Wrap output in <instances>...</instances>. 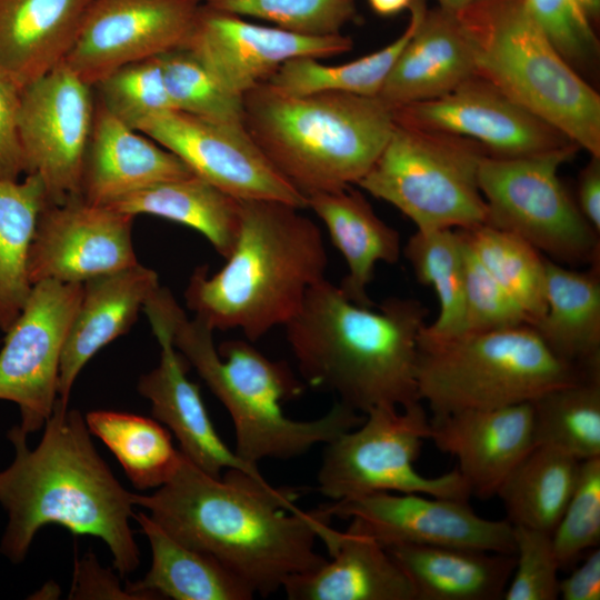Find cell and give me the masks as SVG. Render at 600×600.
<instances>
[{"label": "cell", "mask_w": 600, "mask_h": 600, "mask_svg": "<svg viewBox=\"0 0 600 600\" xmlns=\"http://www.w3.org/2000/svg\"><path fill=\"white\" fill-rule=\"evenodd\" d=\"M459 16L477 76L600 157V96L549 41L524 0H488Z\"/></svg>", "instance_id": "7"}, {"label": "cell", "mask_w": 600, "mask_h": 600, "mask_svg": "<svg viewBox=\"0 0 600 600\" xmlns=\"http://www.w3.org/2000/svg\"><path fill=\"white\" fill-rule=\"evenodd\" d=\"M560 570L600 543V457L582 460L564 511L551 533Z\"/></svg>", "instance_id": "42"}, {"label": "cell", "mask_w": 600, "mask_h": 600, "mask_svg": "<svg viewBox=\"0 0 600 600\" xmlns=\"http://www.w3.org/2000/svg\"><path fill=\"white\" fill-rule=\"evenodd\" d=\"M371 9L380 16H393L410 9L413 0H368Z\"/></svg>", "instance_id": "50"}, {"label": "cell", "mask_w": 600, "mask_h": 600, "mask_svg": "<svg viewBox=\"0 0 600 600\" xmlns=\"http://www.w3.org/2000/svg\"><path fill=\"white\" fill-rule=\"evenodd\" d=\"M430 428L429 439L457 459L471 494L481 499L497 496L534 447L530 402L433 417Z\"/></svg>", "instance_id": "21"}, {"label": "cell", "mask_w": 600, "mask_h": 600, "mask_svg": "<svg viewBox=\"0 0 600 600\" xmlns=\"http://www.w3.org/2000/svg\"><path fill=\"white\" fill-rule=\"evenodd\" d=\"M144 307L164 320L174 347L229 412L234 452L244 462L257 467L263 459L299 457L362 422L363 413L339 401L314 420L287 417L281 403L300 397L304 386L286 363L270 360L240 339L217 348L213 330L196 317L189 319L166 288L158 287Z\"/></svg>", "instance_id": "5"}, {"label": "cell", "mask_w": 600, "mask_h": 600, "mask_svg": "<svg viewBox=\"0 0 600 600\" xmlns=\"http://www.w3.org/2000/svg\"><path fill=\"white\" fill-rule=\"evenodd\" d=\"M133 518L149 540L150 570L143 579L128 583L137 599L250 600L254 593L214 557L171 537L149 514Z\"/></svg>", "instance_id": "30"}, {"label": "cell", "mask_w": 600, "mask_h": 600, "mask_svg": "<svg viewBox=\"0 0 600 600\" xmlns=\"http://www.w3.org/2000/svg\"><path fill=\"white\" fill-rule=\"evenodd\" d=\"M427 314L412 298L358 306L324 278L308 290L284 327L302 379L364 414L378 406L421 401L418 339Z\"/></svg>", "instance_id": "3"}, {"label": "cell", "mask_w": 600, "mask_h": 600, "mask_svg": "<svg viewBox=\"0 0 600 600\" xmlns=\"http://www.w3.org/2000/svg\"><path fill=\"white\" fill-rule=\"evenodd\" d=\"M513 533L516 562L503 599H558L560 566L551 534L517 526Z\"/></svg>", "instance_id": "44"}, {"label": "cell", "mask_w": 600, "mask_h": 600, "mask_svg": "<svg viewBox=\"0 0 600 600\" xmlns=\"http://www.w3.org/2000/svg\"><path fill=\"white\" fill-rule=\"evenodd\" d=\"M484 154L472 140L396 122L357 184L396 207L417 229H469L487 222L478 181Z\"/></svg>", "instance_id": "9"}, {"label": "cell", "mask_w": 600, "mask_h": 600, "mask_svg": "<svg viewBox=\"0 0 600 600\" xmlns=\"http://www.w3.org/2000/svg\"><path fill=\"white\" fill-rule=\"evenodd\" d=\"M204 0H91L63 63L94 87L118 68L186 46Z\"/></svg>", "instance_id": "16"}, {"label": "cell", "mask_w": 600, "mask_h": 600, "mask_svg": "<svg viewBox=\"0 0 600 600\" xmlns=\"http://www.w3.org/2000/svg\"><path fill=\"white\" fill-rule=\"evenodd\" d=\"M576 203L587 222L600 234V157H591L580 172Z\"/></svg>", "instance_id": "49"}, {"label": "cell", "mask_w": 600, "mask_h": 600, "mask_svg": "<svg viewBox=\"0 0 600 600\" xmlns=\"http://www.w3.org/2000/svg\"><path fill=\"white\" fill-rule=\"evenodd\" d=\"M70 599H136L120 586L119 579L110 570L99 566L92 553L87 554L74 568Z\"/></svg>", "instance_id": "47"}, {"label": "cell", "mask_w": 600, "mask_h": 600, "mask_svg": "<svg viewBox=\"0 0 600 600\" xmlns=\"http://www.w3.org/2000/svg\"><path fill=\"white\" fill-rule=\"evenodd\" d=\"M331 560L289 578L290 600H416L412 584L387 549L353 520L321 539Z\"/></svg>", "instance_id": "23"}, {"label": "cell", "mask_w": 600, "mask_h": 600, "mask_svg": "<svg viewBox=\"0 0 600 600\" xmlns=\"http://www.w3.org/2000/svg\"><path fill=\"white\" fill-rule=\"evenodd\" d=\"M310 208L324 223L348 266L340 289L353 303L373 307L368 296L379 262L396 263L402 252L399 232L381 220L366 197L352 186L308 194Z\"/></svg>", "instance_id": "27"}, {"label": "cell", "mask_w": 600, "mask_h": 600, "mask_svg": "<svg viewBox=\"0 0 600 600\" xmlns=\"http://www.w3.org/2000/svg\"><path fill=\"white\" fill-rule=\"evenodd\" d=\"M134 216L81 197L47 203L29 254L32 284L42 280L83 283L138 262L132 244Z\"/></svg>", "instance_id": "18"}, {"label": "cell", "mask_w": 600, "mask_h": 600, "mask_svg": "<svg viewBox=\"0 0 600 600\" xmlns=\"http://www.w3.org/2000/svg\"><path fill=\"white\" fill-rule=\"evenodd\" d=\"M91 0H0V76L23 89L62 63Z\"/></svg>", "instance_id": "26"}, {"label": "cell", "mask_w": 600, "mask_h": 600, "mask_svg": "<svg viewBox=\"0 0 600 600\" xmlns=\"http://www.w3.org/2000/svg\"><path fill=\"white\" fill-rule=\"evenodd\" d=\"M242 103L247 132L304 197L357 184L396 126L393 108L379 97L291 94L261 82Z\"/></svg>", "instance_id": "6"}, {"label": "cell", "mask_w": 600, "mask_h": 600, "mask_svg": "<svg viewBox=\"0 0 600 600\" xmlns=\"http://www.w3.org/2000/svg\"><path fill=\"white\" fill-rule=\"evenodd\" d=\"M318 509L348 518L384 548L396 544L470 548L514 554L513 526L477 514L468 500L422 493L376 492L330 501Z\"/></svg>", "instance_id": "15"}, {"label": "cell", "mask_w": 600, "mask_h": 600, "mask_svg": "<svg viewBox=\"0 0 600 600\" xmlns=\"http://www.w3.org/2000/svg\"><path fill=\"white\" fill-rule=\"evenodd\" d=\"M7 438L16 454L0 471V503L9 518L0 552L19 563L37 532L58 524L73 534L100 538L119 573L134 572L140 552L129 523L133 493L100 457L81 412L58 399L34 449L28 448L20 426H13Z\"/></svg>", "instance_id": "2"}, {"label": "cell", "mask_w": 600, "mask_h": 600, "mask_svg": "<svg viewBox=\"0 0 600 600\" xmlns=\"http://www.w3.org/2000/svg\"><path fill=\"white\" fill-rule=\"evenodd\" d=\"M579 463L561 450L534 446L497 492L507 520L551 534L572 493Z\"/></svg>", "instance_id": "33"}, {"label": "cell", "mask_w": 600, "mask_h": 600, "mask_svg": "<svg viewBox=\"0 0 600 600\" xmlns=\"http://www.w3.org/2000/svg\"><path fill=\"white\" fill-rule=\"evenodd\" d=\"M94 110L93 87L63 62L21 89L18 122L26 174L40 177L49 203L80 197Z\"/></svg>", "instance_id": "12"}, {"label": "cell", "mask_w": 600, "mask_h": 600, "mask_svg": "<svg viewBox=\"0 0 600 600\" xmlns=\"http://www.w3.org/2000/svg\"><path fill=\"white\" fill-rule=\"evenodd\" d=\"M218 10L273 22L310 37L339 34L356 17L353 0H204Z\"/></svg>", "instance_id": "41"}, {"label": "cell", "mask_w": 600, "mask_h": 600, "mask_svg": "<svg viewBox=\"0 0 600 600\" xmlns=\"http://www.w3.org/2000/svg\"><path fill=\"white\" fill-rule=\"evenodd\" d=\"M39 176L23 181L0 179V330L6 332L21 313L33 284L29 254L38 218L48 203Z\"/></svg>", "instance_id": "32"}, {"label": "cell", "mask_w": 600, "mask_h": 600, "mask_svg": "<svg viewBox=\"0 0 600 600\" xmlns=\"http://www.w3.org/2000/svg\"><path fill=\"white\" fill-rule=\"evenodd\" d=\"M387 551L403 570L416 600H499L516 557L470 548L396 544Z\"/></svg>", "instance_id": "28"}, {"label": "cell", "mask_w": 600, "mask_h": 600, "mask_svg": "<svg viewBox=\"0 0 600 600\" xmlns=\"http://www.w3.org/2000/svg\"><path fill=\"white\" fill-rule=\"evenodd\" d=\"M341 33L301 36L280 28L248 22L206 2L184 46L228 92L242 97L267 81L284 62L296 58H328L351 50Z\"/></svg>", "instance_id": "19"}, {"label": "cell", "mask_w": 600, "mask_h": 600, "mask_svg": "<svg viewBox=\"0 0 600 600\" xmlns=\"http://www.w3.org/2000/svg\"><path fill=\"white\" fill-rule=\"evenodd\" d=\"M546 312L532 326L560 359L600 369V263L577 271L546 257Z\"/></svg>", "instance_id": "29"}, {"label": "cell", "mask_w": 600, "mask_h": 600, "mask_svg": "<svg viewBox=\"0 0 600 600\" xmlns=\"http://www.w3.org/2000/svg\"><path fill=\"white\" fill-rule=\"evenodd\" d=\"M578 150L572 144L527 157L484 154L478 181L487 206L486 223L519 236L556 262L600 263V234L558 176Z\"/></svg>", "instance_id": "10"}, {"label": "cell", "mask_w": 600, "mask_h": 600, "mask_svg": "<svg viewBox=\"0 0 600 600\" xmlns=\"http://www.w3.org/2000/svg\"><path fill=\"white\" fill-rule=\"evenodd\" d=\"M430 430L422 401L370 409L359 426L327 443L318 491L331 501L376 492L468 500L471 491L457 469L437 477H424L416 469Z\"/></svg>", "instance_id": "11"}, {"label": "cell", "mask_w": 600, "mask_h": 600, "mask_svg": "<svg viewBox=\"0 0 600 600\" xmlns=\"http://www.w3.org/2000/svg\"><path fill=\"white\" fill-rule=\"evenodd\" d=\"M107 207L134 217L152 214L188 226L203 234L224 259L239 232L240 200L196 174L152 184Z\"/></svg>", "instance_id": "31"}, {"label": "cell", "mask_w": 600, "mask_h": 600, "mask_svg": "<svg viewBox=\"0 0 600 600\" xmlns=\"http://www.w3.org/2000/svg\"><path fill=\"white\" fill-rule=\"evenodd\" d=\"M440 8L454 14H462L488 0H438Z\"/></svg>", "instance_id": "51"}, {"label": "cell", "mask_w": 600, "mask_h": 600, "mask_svg": "<svg viewBox=\"0 0 600 600\" xmlns=\"http://www.w3.org/2000/svg\"><path fill=\"white\" fill-rule=\"evenodd\" d=\"M296 498L239 469L211 477L182 454L172 478L153 493H133V503L171 537L214 557L254 594L268 597L327 561L314 546L331 518L318 508L302 511Z\"/></svg>", "instance_id": "1"}, {"label": "cell", "mask_w": 600, "mask_h": 600, "mask_svg": "<svg viewBox=\"0 0 600 600\" xmlns=\"http://www.w3.org/2000/svg\"><path fill=\"white\" fill-rule=\"evenodd\" d=\"M136 130L179 157L193 174L238 200L307 208V198L271 164L243 123L168 110L147 118Z\"/></svg>", "instance_id": "14"}, {"label": "cell", "mask_w": 600, "mask_h": 600, "mask_svg": "<svg viewBox=\"0 0 600 600\" xmlns=\"http://www.w3.org/2000/svg\"><path fill=\"white\" fill-rule=\"evenodd\" d=\"M477 74L473 42L461 16L424 11L378 97L392 108L444 96Z\"/></svg>", "instance_id": "24"}, {"label": "cell", "mask_w": 600, "mask_h": 600, "mask_svg": "<svg viewBox=\"0 0 600 600\" xmlns=\"http://www.w3.org/2000/svg\"><path fill=\"white\" fill-rule=\"evenodd\" d=\"M81 294L82 283L39 281L4 332L0 400L19 407L27 434L44 427L58 400L61 352Z\"/></svg>", "instance_id": "13"}, {"label": "cell", "mask_w": 600, "mask_h": 600, "mask_svg": "<svg viewBox=\"0 0 600 600\" xmlns=\"http://www.w3.org/2000/svg\"><path fill=\"white\" fill-rule=\"evenodd\" d=\"M572 4L589 20L599 12L600 0H570Z\"/></svg>", "instance_id": "52"}, {"label": "cell", "mask_w": 600, "mask_h": 600, "mask_svg": "<svg viewBox=\"0 0 600 600\" xmlns=\"http://www.w3.org/2000/svg\"><path fill=\"white\" fill-rule=\"evenodd\" d=\"M461 240L464 251L462 333L531 326L520 306L480 263L462 238Z\"/></svg>", "instance_id": "43"}, {"label": "cell", "mask_w": 600, "mask_h": 600, "mask_svg": "<svg viewBox=\"0 0 600 600\" xmlns=\"http://www.w3.org/2000/svg\"><path fill=\"white\" fill-rule=\"evenodd\" d=\"M190 174L179 157L119 120L96 97L80 180V197L86 202L108 206L152 184Z\"/></svg>", "instance_id": "22"}, {"label": "cell", "mask_w": 600, "mask_h": 600, "mask_svg": "<svg viewBox=\"0 0 600 600\" xmlns=\"http://www.w3.org/2000/svg\"><path fill=\"white\" fill-rule=\"evenodd\" d=\"M457 230L474 257L534 326L547 308L546 257L519 236L487 223Z\"/></svg>", "instance_id": "38"}, {"label": "cell", "mask_w": 600, "mask_h": 600, "mask_svg": "<svg viewBox=\"0 0 600 600\" xmlns=\"http://www.w3.org/2000/svg\"><path fill=\"white\" fill-rule=\"evenodd\" d=\"M158 287L157 272L140 263L82 283L81 299L60 358V401L69 402L81 369L101 348L130 330Z\"/></svg>", "instance_id": "25"}, {"label": "cell", "mask_w": 600, "mask_h": 600, "mask_svg": "<svg viewBox=\"0 0 600 600\" xmlns=\"http://www.w3.org/2000/svg\"><path fill=\"white\" fill-rule=\"evenodd\" d=\"M84 419L90 433L116 456L134 488L158 489L176 473L182 453L157 420L108 410L90 411Z\"/></svg>", "instance_id": "34"}, {"label": "cell", "mask_w": 600, "mask_h": 600, "mask_svg": "<svg viewBox=\"0 0 600 600\" xmlns=\"http://www.w3.org/2000/svg\"><path fill=\"white\" fill-rule=\"evenodd\" d=\"M596 370L557 357L529 324L418 339V393L433 417L531 402Z\"/></svg>", "instance_id": "8"}, {"label": "cell", "mask_w": 600, "mask_h": 600, "mask_svg": "<svg viewBox=\"0 0 600 600\" xmlns=\"http://www.w3.org/2000/svg\"><path fill=\"white\" fill-rule=\"evenodd\" d=\"M419 283L432 287L440 311L421 332L448 339L463 331L464 251L457 229H417L402 249Z\"/></svg>", "instance_id": "37"}, {"label": "cell", "mask_w": 600, "mask_h": 600, "mask_svg": "<svg viewBox=\"0 0 600 600\" xmlns=\"http://www.w3.org/2000/svg\"><path fill=\"white\" fill-rule=\"evenodd\" d=\"M159 57L173 110L214 122L242 123V97L223 89L187 48Z\"/></svg>", "instance_id": "39"}, {"label": "cell", "mask_w": 600, "mask_h": 600, "mask_svg": "<svg viewBox=\"0 0 600 600\" xmlns=\"http://www.w3.org/2000/svg\"><path fill=\"white\" fill-rule=\"evenodd\" d=\"M393 110L399 124L472 140L493 157H527L574 144L477 74L444 96Z\"/></svg>", "instance_id": "17"}, {"label": "cell", "mask_w": 600, "mask_h": 600, "mask_svg": "<svg viewBox=\"0 0 600 600\" xmlns=\"http://www.w3.org/2000/svg\"><path fill=\"white\" fill-rule=\"evenodd\" d=\"M559 580V598L563 600H599L600 599V550H589Z\"/></svg>", "instance_id": "48"}, {"label": "cell", "mask_w": 600, "mask_h": 600, "mask_svg": "<svg viewBox=\"0 0 600 600\" xmlns=\"http://www.w3.org/2000/svg\"><path fill=\"white\" fill-rule=\"evenodd\" d=\"M21 89L0 76V179L18 180L26 173L19 134Z\"/></svg>", "instance_id": "46"}, {"label": "cell", "mask_w": 600, "mask_h": 600, "mask_svg": "<svg viewBox=\"0 0 600 600\" xmlns=\"http://www.w3.org/2000/svg\"><path fill=\"white\" fill-rule=\"evenodd\" d=\"M97 99L132 129L147 118L173 110L159 57L124 64L99 81Z\"/></svg>", "instance_id": "40"}, {"label": "cell", "mask_w": 600, "mask_h": 600, "mask_svg": "<svg viewBox=\"0 0 600 600\" xmlns=\"http://www.w3.org/2000/svg\"><path fill=\"white\" fill-rule=\"evenodd\" d=\"M524 2L549 41L572 67L596 56L598 44L590 22L570 0Z\"/></svg>", "instance_id": "45"}, {"label": "cell", "mask_w": 600, "mask_h": 600, "mask_svg": "<svg viewBox=\"0 0 600 600\" xmlns=\"http://www.w3.org/2000/svg\"><path fill=\"white\" fill-rule=\"evenodd\" d=\"M530 404L534 446L580 461L600 457V370L550 389Z\"/></svg>", "instance_id": "35"}, {"label": "cell", "mask_w": 600, "mask_h": 600, "mask_svg": "<svg viewBox=\"0 0 600 600\" xmlns=\"http://www.w3.org/2000/svg\"><path fill=\"white\" fill-rule=\"evenodd\" d=\"M411 19L394 41L357 60L329 66L314 58H296L284 62L264 82L291 94L339 91L378 97L401 51L412 37L426 11L424 0H413Z\"/></svg>", "instance_id": "36"}, {"label": "cell", "mask_w": 600, "mask_h": 600, "mask_svg": "<svg viewBox=\"0 0 600 600\" xmlns=\"http://www.w3.org/2000/svg\"><path fill=\"white\" fill-rule=\"evenodd\" d=\"M300 210L240 200L239 232L226 264L210 277L206 266L198 267L187 286L186 303L197 319L256 341L299 312L328 267L322 233Z\"/></svg>", "instance_id": "4"}, {"label": "cell", "mask_w": 600, "mask_h": 600, "mask_svg": "<svg viewBox=\"0 0 600 600\" xmlns=\"http://www.w3.org/2000/svg\"><path fill=\"white\" fill-rule=\"evenodd\" d=\"M142 310L161 349L159 366L138 381V391L151 402L154 419L174 434L181 453L209 476L220 478L223 470L239 469L263 478L258 467L241 460L217 433L199 387L187 377L190 363L174 347L164 320L150 308Z\"/></svg>", "instance_id": "20"}]
</instances>
